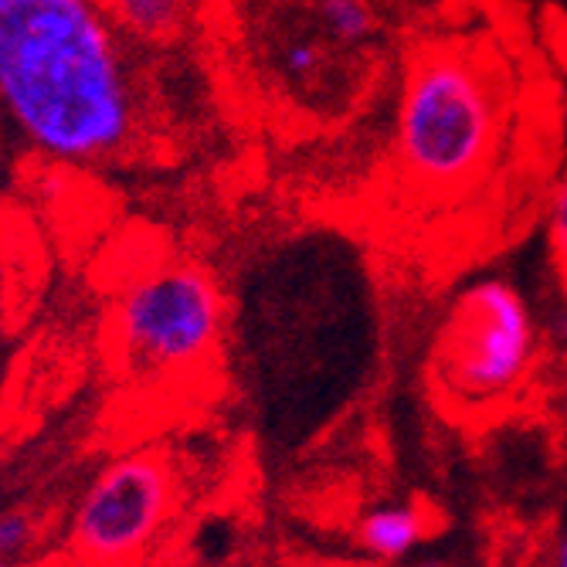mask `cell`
Returning a JSON list of instances; mask_svg holds the SVG:
<instances>
[{"mask_svg": "<svg viewBox=\"0 0 567 567\" xmlns=\"http://www.w3.org/2000/svg\"><path fill=\"white\" fill-rule=\"evenodd\" d=\"M0 116L55 164L136 157L146 85L99 0H0Z\"/></svg>", "mask_w": 567, "mask_h": 567, "instance_id": "obj_1", "label": "cell"}, {"mask_svg": "<svg viewBox=\"0 0 567 567\" xmlns=\"http://www.w3.org/2000/svg\"><path fill=\"white\" fill-rule=\"evenodd\" d=\"M554 567H567V524L557 537V547H554Z\"/></svg>", "mask_w": 567, "mask_h": 567, "instance_id": "obj_14", "label": "cell"}, {"mask_svg": "<svg viewBox=\"0 0 567 567\" xmlns=\"http://www.w3.org/2000/svg\"><path fill=\"white\" fill-rule=\"evenodd\" d=\"M537 357V320L509 279H480L452 302L442 337V381L462 404H493L520 391Z\"/></svg>", "mask_w": 567, "mask_h": 567, "instance_id": "obj_5", "label": "cell"}, {"mask_svg": "<svg viewBox=\"0 0 567 567\" xmlns=\"http://www.w3.org/2000/svg\"><path fill=\"white\" fill-rule=\"evenodd\" d=\"M550 248L554 259L567 269V177L557 184L550 200Z\"/></svg>", "mask_w": 567, "mask_h": 567, "instance_id": "obj_12", "label": "cell"}, {"mask_svg": "<svg viewBox=\"0 0 567 567\" xmlns=\"http://www.w3.org/2000/svg\"><path fill=\"white\" fill-rule=\"evenodd\" d=\"M62 520L59 513L38 503H18L0 509V560L31 564L51 554V544L59 550Z\"/></svg>", "mask_w": 567, "mask_h": 567, "instance_id": "obj_8", "label": "cell"}, {"mask_svg": "<svg viewBox=\"0 0 567 567\" xmlns=\"http://www.w3.org/2000/svg\"><path fill=\"white\" fill-rule=\"evenodd\" d=\"M110 21L136 44H171L187 34L197 0H99Z\"/></svg>", "mask_w": 567, "mask_h": 567, "instance_id": "obj_6", "label": "cell"}, {"mask_svg": "<svg viewBox=\"0 0 567 567\" xmlns=\"http://www.w3.org/2000/svg\"><path fill=\"white\" fill-rule=\"evenodd\" d=\"M184 462L167 445L106 462L62 520L59 554L75 567H140L184 503Z\"/></svg>", "mask_w": 567, "mask_h": 567, "instance_id": "obj_4", "label": "cell"}, {"mask_svg": "<svg viewBox=\"0 0 567 567\" xmlns=\"http://www.w3.org/2000/svg\"><path fill=\"white\" fill-rule=\"evenodd\" d=\"M0 567H75V564H72V560H65L59 550H51L48 557L31 560V564H11V560H0Z\"/></svg>", "mask_w": 567, "mask_h": 567, "instance_id": "obj_13", "label": "cell"}, {"mask_svg": "<svg viewBox=\"0 0 567 567\" xmlns=\"http://www.w3.org/2000/svg\"><path fill=\"white\" fill-rule=\"evenodd\" d=\"M547 340L554 347V398H557V411L567 422V302L554 309V317L547 323Z\"/></svg>", "mask_w": 567, "mask_h": 567, "instance_id": "obj_11", "label": "cell"}, {"mask_svg": "<svg viewBox=\"0 0 567 567\" xmlns=\"http://www.w3.org/2000/svg\"><path fill=\"white\" fill-rule=\"evenodd\" d=\"M317 21L340 48H360L378 34V14L368 0H317Z\"/></svg>", "mask_w": 567, "mask_h": 567, "instance_id": "obj_9", "label": "cell"}, {"mask_svg": "<svg viewBox=\"0 0 567 567\" xmlns=\"http://www.w3.org/2000/svg\"><path fill=\"white\" fill-rule=\"evenodd\" d=\"M327 65H330V51L313 34H296L279 51V69L296 85H313L323 75Z\"/></svg>", "mask_w": 567, "mask_h": 567, "instance_id": "obj_10", "label": "cell"}, {"mask_svg": "<svg viewBox=\"0 0 567 567\" xmlns=\"http://www.w3.org/2000/svg\"><path fill=\"white\" fill-rule=\"evenodd\" d=\"M225 292L200 262H164L130 282L110 313V347L140 381L187 378L218 357Z\"/></svg>", "mask_w": 567, "mask_h": 567, "instance_id": "obj_3", "label": "cell"}, {"mask_svg": "<svg viewBox=\"0 0 567 567\" xmlns=\"http://www.w3.org/2000/svg\"><path fill=\"white\" fill-rule=\"evenodd\" d=\"M503 110L489 79L462 51H432L411 69L398 106V164L429 190H458L489 164Z\"/></svg>", "mask_w": 567, "mask_h": 567, "instance_id": "obj_2", "label": "cell"}, {"mask_svg": "<svg viewBox=\"0 0 567 567\" xmlns=\"http://www.w3.org/2000/svg\"><path fill=\"white\" fill-rule=\"evenodd\" d=\"M425 537V520L408 503H381L357 524V547L378 560H401Z\"/></svg>", "mask_w": 567, "mask_h": 567, "instance_id": "obj_7", "label": "cell"}]
</instances>
